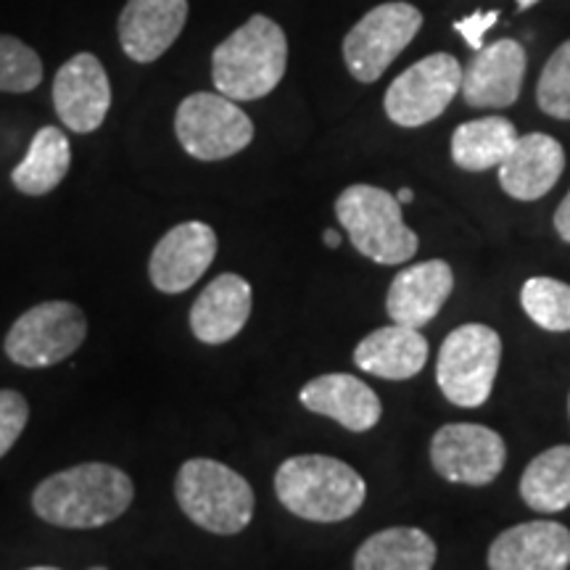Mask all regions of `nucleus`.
<instances>
[{
    "label": "nucleus",
    "instance_id": "9d476101",
    "mask_svg": "<svg viewBox=\"0 0 570 570\" xmlns=\"http://www.w3.org/2000/svg\"><path fill=\"white\" fill-rule=\"evenodd\" d=\"M462 88V63L452 53H431L389 85L383 109L399 127H423L449 109Z\"/></svg>",
    "mask_w": 570,
    "mask_h": 570
},
{
    "label": "nucleus",
    "instance_id": "5701e85b",
    "mask_svg": "<svg viewBox=\"0 0 570 570\" xmlns=\"http://www.w3.org/2000/svg\"><path fill=\"white\" fill-rule=\"evenodd\" d=\"M71 167L69 138L59 127H40L30 151L11 173V183L24 196H48L59 188Z\"/></svg>",
    "mask_w": 570,
    "mask_h": 570
},
{
    "label": "nucleus",
    "instance_id": "7ed1b4c3",
    "mask_svg": "<svg viewBox=\"0 0 570 570\" xmlns=\"http://www.w3.org/2000/svg\"><path fill=\"white\" fill-rule=\"evenodd\" d=\"M275 494L296 518L312 523H341L365 504L367 483L344 460L327 454H296L277 468Z\"/></svg>",
    "mask_w": 570,
    "mask_h": 570
},
{
    "label": "nucleus",
    "instance_id": "39448f33",
    "mask_svg": "<svg viewBox=\"0 0 570 570\" xmlns=\"http://www.w3.org/2000/svg\"><path fill=\"white\" fill-rule=\"evenodd\" d=\"M336 217L352 246L375 265H404L417 254V233L404 225L402 204L375 185H348L336 198Z\"/></svg>",
    "mask_w": 570,
    "mask_h": 570
},
{
    "label": "nucleus",
    "instance_id": "6ab92c4d",
    "mask_svg": "<svg viewBox=\"0 0 570 570\" xmlns=\"http://www.w3.org/2000/svg\"><path fill=\"white\" fill-rule=\"evenodd\" d=\"M454 291V273L444 259H428L404 267L386 294V312L396 325L423 327L444 309Z\"/></svg>",
    "mask_w": 570,
    "mask_h": 570
},
{
    "label": "nucleus",
    "instance_id": "f8f14e48",
    "mask_svg": "<svg viewBox=\"0 0 570 570\" xmlns=\"http://www.w3.org/2000/svg\"><path fill=\"white\" fill-rule=\"evenodd\" d=\"M53 106L71 132H96L111 109V85L104 63L92 53L71 56L53 80Z\"/></svg>",
    "mask_w": 570,
    "mask_h": 570
},
{
    "label": "nucleus",
    "instance_id": "1a4fd4ad",
    "mask_svg": "<svg viewBox=\"0 0 570 570\" xmlns=\"http://www.w3.org/2000/svg\"><path fill=\"white\" fill-rule=\"evenodd\" d=\"M423 27V13L404 0L375 6L344 38V61L356 82H377L396 56L415 40Z\"/></svg>",
    "mask_w": 570,
    "mask_h": 570
},
{
    "label": "nucleus",
    "instance_id": "393cba45",
    "mask_svg": "<svg viewBox=\"0 0 570 570\" xmlns=\"http://www.w3.org/2000/svg\"><path fill=\"white\" fill-rule=\"evenodd\" d=\"M520 497L533 512L570 508V446L560 444L537 454L520 475Z\"/></svg>",
    "mask_w": 570,
    "mask_h": 570
},
{
    "label": "nucleus",
    "instance_id": "f03ea898",
    "mask_svg": "<svg viewBox=\"0 0 570 570\" xmlns=\"http://www.w3.org/2000/svg\"><path fill=\"white\" fill-rule=\"evenodd\" d=\"M288 67L283 27L256 13L212 53V80L230 101H259L281 85Z\"/></svg>",
    "mask_w": 570,
    "mask_h": 570
},
{
    "label": "nucleus",
    "instance_id": "f704fd0d",
    "mask_svg": "<svg viewBox=\"0 0 570 570\" xmlns=\"http://www.w3.org/2000/svg\"><path fill=\"white\" fill-rule=\"evenodd\" d=\"M27 570H61V568H51V566H38V568H27Z\"/></svg>",
    "mask_w": 570,
    "mask_h": 570
},
{
    "label": "nucleus",
    "instance_id": "dca6fc26",
    "mask_svg": "<svg viewBox=\"0 0 570 570\" xmlns=\"http://www.w3.org/2000/svg\"><path fill=\"white\" fill-rule=\"evenodd\" d=\"M188 21V0H127L119 13V46L135 63H154L173 48Z\"/></svg>",
    "mask_w": 570,
    "mask_h": 570
},
{
    "label": "nucleus",
    "instance_id": "6e6552de",
    "mask_svg": "<svg viewBox=\"0 0 570 570\" xmlns=\"http://www.w3.org/2000/svg\"><path fill=\"white\" fill-rule=\"evenodd\" d=\"M88 320L71 302H40L6 333V356L19 367H53L85 344Z\"/></svg>",
    "mask_w": 570,
    "mask_h": 570
},
{
    "label": "nucleus",
    "instance_id": "e433bc0d",
    "mask_svg": "<svg viewBox=\"0 0 570 570\" xmlns=\"http://www.w3.org/2000/svg\"><path fill=\"white\" fill-rule=\"evenodd\" d=\"M90 570H106V568H90Z\"/></svg>",
    "mask_w": 570,
    "mask_h": 570
},
{
    "label": "nucleus",
    "instance_id": "72a5a7b5",
    "mask_svg": "<svg viewBox=\"0 0 570 570\" xmlns=\"http://www.w3.org/2000/svg\"><path fill=\"white\" fill-rule=\"evenodd\" d=\"M533 3H537V0H518V9L525 11V9H529V6H533Z\"/></svg>",
    "mask_w": 570,
    "mask_h": 570
},
{
    "label": "nucleus",
    "instance_id": "c85d7f7f",
    "mask_svg": "<svg viewBox=\"0 0 570 570\" xmlns=\"http://www.w3.org/2000/svg\"><path fill=\"white\" fill-rule=\"evenodd\" d=\"M30 420V404L19 391L0 389V460L11 452Z\"/></svg>",
    "mask_w": 570,
    "mask_h": 570
},
{
    "label": "nucleus",
    "instance_id": "ddd939ff",
    "mask_svg": "<svg viewBox=\"0 0 570 570\" xmlns=\"http://www.w3.org/2000/svg\"><path fill=\"white\" fill-rule=\"evenodd\" d=\"M217 256V233L206 223H180L164 233L148 259V277L161 294H185L202 281Z\"/></svg>",
    "mask_w": 570,
    "mask_h": 570
},
{
    "label": "nucleus",
    "instance_id": "aec40b11",
    "mask_svg": "<svg viewBox=\"0 0 570 570\" xmlns=\"http://www.w3.org/2000/svg\"><path fill=\"white\" fill-rule=\"evenodd\" d=\"M254 309V291L240 275H217L190 306V331L202 344L223 346L244 331Z\"/></svg>",
    "mask_w": 570,
    "mask_h": 570
},
{
    "label": "nucleus",
    "instance_id": "cd10ccee",
    "mask_svg": "<svg viewBox=\"0 0 570 570\" xmlns=\"http://www.w3.org/2000/svg\"><path fill=\"white\" fill-rule=\"evenodd\" d=\"M537 104L552 119L570 122V40L562 42L541 69Z\"/></svg>",
    "mask_w": 570,
    "mask_h": 570
},
{
    "label": "nucleus",
    "instance_id": "f257e3e1",
    "mask_svg": "<svg viewBox=\"0 0 570 570\" xmlns=\"http://www.w3.org/2000/svg\"><path fill=\"white\" fill-rule=\"evenodd\" d=\"M132 479L106 462H85L48 475L32 491V510L56 529L88 531L114 523L130 510Z\"/></svg>",
    "mask_w": 570,
    "mask_h": 570
},
{
    "label": "nucleus",
    "instance_id": "473e14b6",
    "mask_svg": "<svg viewBox=\"0 0 570 570\" xmlns=\"http://www.w3.org/2000/svg\"><path fill=\"white\" fill-rule=\"evenodd\" d=\"M396 202L399 204H412V202H415V194H412V188H402V190H399V194H396Z\"/></svg>",
    "mask_w": 570,
    "mask_h": 570
},
{
    "label": "nucleus",
    "instance_id": "2f4dec72",
    "mask_svg": "<svg viewBox=\"0 0 570 570\" xmlns=\"http://www.w3.org/2000/svg\"><path fill=\"white\" fill-rule=\"evenodd\" d=\"M325 246H331V248H338L341 246V235H338V230H325Z\"/></svg>",
    "mask_w": 570,
    "mask_h": 570
},
{
    "label": "nucleus",
    "instance_id": "4468645a",
    "mask_svg": "<svg viewBox=\"0 0 570 570\" xmlns=\"http://www.w3.org/2000/svg\"><path fill=\"white\" fill-rule=\"evenodd\" d=\"M525 67L529 56L520 42H489L462 69V98L473 109H508L520 98Z\"/></svg>",
    "mask_w": 570,
    "mask_h": 570
},
{
    "label": "nucleus",
    "instance_id": "4be33fe9",
    "mask_svg": "<svg viewBox=\"0 0 570 570\" xmlns=\"http://www.w3.org/2000/svg\"><path fill=\"white\" fill-rule=\"evenodd\" d=\"M436 541L425 531L396 525L370 537L354 554V570H433Z\"/></svg>",
    "mask_w": 570,
    "mask_h": 570
},
{
    "label": "nucleus",
    "instance_id": "a211bd4d",
    "mask_svg": "<svg viewBox=\"0 0 570 570\" xmlns=\"http://www.w3.org/2000/svg\"><path fill=\"white\" fill-rule=\"evenodd\" d=\"M298 402L315 415L336 420L352 433H367L381 423L383 404L373 389L348 373H327L298 391Z\"/></svg>",
    "mask_w": 570,
    "mask_h": 570
},
{
    "label": "nucleus",
    "instance_id": "c756f323",
    "mask_svg": "<svg viewBox=\"0 0 570 570\" xmlns=\"http://www.w3.org/2000/svg\"><path fill=\"white\" fill-rule=\"evenodd\" d=\"M499 11H475L470 17L454 21V30H458L462 38L473 51H481L483 48V35H487L491 27L497 24Z\"/></svg>",
    "mask_w": 570,
    "mask_h": 570
},
{
    "label": "nucleus",
    "instance_id": "bb28decb",
    "mask_svg": "<svg viewBox=\"0 0 570 570\" xmlns=\"http://www.w3.org/2000/svg\"><path fill=\"white\" fill-rule=\"evenodd\" d=\"M40 82V56L19 38L0 35V92H30Z\"/></svg>",
    "mask_w": 570,
    "mask_h": 570
},
{
    "label": "nucleus",
    "instance_id": "7c9ffc66",
    "mask_svg": "<svg viewBox=\"0 0 570 570\" xmlns=\"http://www.w3.org/2000/svg\"><path fill=\"white\" fill-rule=\"evenodd\" d=\"M554 230H558V235L566 244H570V190L560 202L558 212H554Z\"/></svg>",
    "mask_w": 570,
    "mask_h": 570
},
{
    "label": "nucleus",
    "instance_id": "412c9836",
    "mask_svg": "<svg viewBox=\"0 0 570 570\" xmlns=\"http://www.w3.org/2000/svg\"><path fill=\"white\" fill-rule=\"evenodd\" d=\"M354 362L362 373L383 381H410L428 362V338L417 327H377L356 344Z\"/></svg>",
    "mask_w": 570,
    "mask_h": 570
},
{
    "label": "nucleus",
    "instance_id": "0eeeda50",
    "mask_svg": "<svg viewBox=\"0 0 570 570\" xmlns=\"http://www.w3.org/2000/svg\"><path fill=\"white\" fill-rule=\"evenodd\" d=\"M175 135L198 161H223L252 146L254 122L223 92H194L177 106Z\"/></svg>",
    "mask_w": 570,
    "mask_h": 570
},
{
    "label": "nucleus",
    "instance_id": "423d86ee",
    "mask_svg": "<svg viewBox=\"0 0 570 570\" xmlns=\"http://www.w3.org/2000/svg\"><path fill=\"white\" fill-rule=\"evenodd\" d=\"M502 362V338L494 327L468 323L454 327L439 352L436 381L454 407L475 410L489 402Z\"/></svg>",
    "mask_w": 570,
    "mask_h": 570
},
{
    "label": "nucleus",
    "instance_id": "a878e982",
    "mask_svg": "<svg viewBox=\"0 0 570 570\" xmlns=\"http://www.w3.org/2000/svg\"><path fill=\"white\" fill-rule=\"evenodd\" d=\"M520 306L541 331H570V285L554 277H529L520 288Z\"/></svg>",
    "mask_w": 570,
    "mask_h": 570
},
{
    "label": "nucleus",
    "instance_id": "c9c22d12",
    "mask_svg": "<svg viewBox=\"0 0 570 570\" xmlns=\"http://www.w3.org/2000/svg\"><path fill=\"white\" fill-rule=\"evenodd\" d=\"M568 415H570V396H568Z\"/></svg>",
    "mask_w": 570,
    "mask_h": 570
},
{
    "label": "nucleus",
    "instance_id": "f3484780",
    "mask_svg": "<svg viewBox=\"0 0 570 570\" xmlns=\"http://www.w3.org/2000/svg\"><path fill=\"white\" fill-rule=\"evenodd\" d=\"M499 185L515 202H539L558 185L566 169V148L544 132L518 138L508 159L499 164Z\"/></svg>",
    "mask_w": 570,
    "mask_h": 570
},
{
    "label": "nucleus",
    "instance_id": "2eb2a0df",
    "mask_svg": "<svg viewBox=\"0 0 570 570\" xmlns=\"http://www.w3.org/2000/svg\"><path fill=\"white\" fill-rule=\"evenodd\" d=\"M489 570H568L570 531L558 520H529L491 541Z\"/></svg>",
    "mask_w": 570,
    "mask_h": 570
},
{
    "label": "nucleus",
    "instance_id": "b1692460",
    "mask_svg": "<svg viewBox=\"0 0 570 570\" xmlns=\"http://www.w3.org/2000/svg\"><path fill=\"white\" fill-rule=\"evenodd\" d=\"M518 130L504 117H483L460 125L452 135V161L465 173H487L508 159L518 142Z\"/></svg>",
    "mask_w": 570,
    "mask_h": 570
},
{
    "label": "nucleus",
    "instance_id": "20e7f679",
    "mask_svg": "<svg viewBox=\"0 0 570 570\" xmlns=\"http://www.w3.org/2000/svg\"><path fill=\"white\" fill-rule=\"evenodd\" d=\"M175 497L188 520L217 537L240 533L254 518L252 483L217 460L183 462L175 479Z\"/></svg>",
    "mask_w": 570,
    "mask_h": 570
},
{
    "label": "nucleus",
    "instance_id": "9b49d317",
    "mask_svg": "<svg viewBox=\"0 0 570 570\" xmlns=\"http://www.w3.org/2000/svg\"><path fill=\"white\" fill-rule=\"evenodd\" d=\"M508 462V444L487 425L449 423L431 439V465L441 479L462 487H489Z\"/></svg>",
    "mask_w": 570,
    "mask_h": 570
}]
</instances>
